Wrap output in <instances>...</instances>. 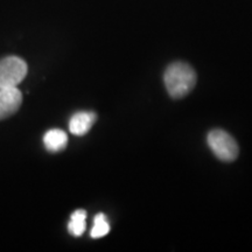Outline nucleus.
Wrapping results in <instances>:
<instances>
[{
    "instance_id": "1",
    "label": "nucleus",
    "mask_w": 252,
    "mask_h": 252,
    "mask_svg": "<svg viewBox=\"0 0 252 252\" xmlns=\"http://www.w3.org/2000/svg\"><path fill=\"white\" fill-rule=\"evenodd\" d=\"M167 93L175 99L184 98L194 89L196 84V72L186 62H173L163 75Z\"/></svg>"
},
{
    "instance_id": "7",
    "label": "nucleus",
    "mask_w": 252,
    "mask_h": 252,
    "mask_svg": "<svg viewBox=\"0 0 252 252\" xmlns=\"http://www.w3.org/2000/svg\"><path fill=\"white\" fill-rule=\"evenodd\" d=\"M86 220H87V213L86 210L78 209L75 210L71 214L70 220H69L68 230L69 232L75 237H80L86 231Z\"/></svg>"
},
{
    "instance_id": "6",
    "label": "nucleus",
    "mask_w": 252,
    "mask_h": 252,
    "mask_svg": "<svg viewBox=\"0 0 252 252\" xmlns=\"http://www.w3.org/2000/svg\"><path fill=\"white\" fill-rule=\"evenodd\" d=\"M43 144L50 152H60L67 146L68 135L60 128H52L43 135Z\"/></svg>"
},
{
    "instance_id": "5",
    "label": "nucleus",
    "mask_w": 252,
    "mask_h": 252,
    "mask_svg": "<svg viewBox=\"0 0 252 252\" xmlns=\"http://www.w3.org/2000/svg\"><path fill=\"white\" fill-rule=\"evenodd\" d=\"M97 121V115L89 111H81L75 113L69 121V130L75 135H84L90 131L94 122Z\"/></svg>"
},
{
    "instance_id": "2",
    "label": "nucleus",
    "mask_w": 252,
    "mask_h": 252,
    "mask_svg": "<svg viewBox=\"0 0 252 252\" xmlns=\"http://www.w3.org/2000/svg\"><path fill=\"white\" fill-rule=\"evenodd\" d=\"M208 145L220 160L225 162L235 161L239 153V147L232 135L223 130H213L207 138Z\"/></svg>"
},
{
    "instance_id": "4",
    "label": "nucleus",
    "mask_w": 252,
    "mask_h": 252,
    "mask_svg": "<svg viewBox=\"0 0 252 252\" xmlns=\"http://www.w3.org/2000/svg\"><path fill=\"white\" fill-rule=\"evenodd\" d=\"M23 94L18 88L0 89V121L13 116L20 109Z\"/></svg>"
},
{
    "instance_id": "3",
    "label": "nucleus",
    "mask_w": 252,
    "mask_h": 252,
    "mask_svg": "<svg viewBox=\"0 0 252 252\" xmlns=\"http://www.w3.org/2000/svg\"><path fill=\"white\" fill-rule=\"evenodd\" d=\"M27 64L23 59L8 56L0 61V89L17 88L27 75Z\"/></svg>"
},
{
    "instance_id": "8",
    "label": "nucleus",
    "mask_w": 252,
    "mask_h": 252,
    "mask_svg": "<svg viewBox=\"0 0 252 252\" xmlns=\"http://www.w3.org/2000/svg\"><path fill=\"white\" fill-rule=\"evenodd\" d=\"M110 224L106 220V216L104 214H98L94 220V226L91 229V237L93 238H100L109 234Z\"/></svg>"
}]
</instances>
